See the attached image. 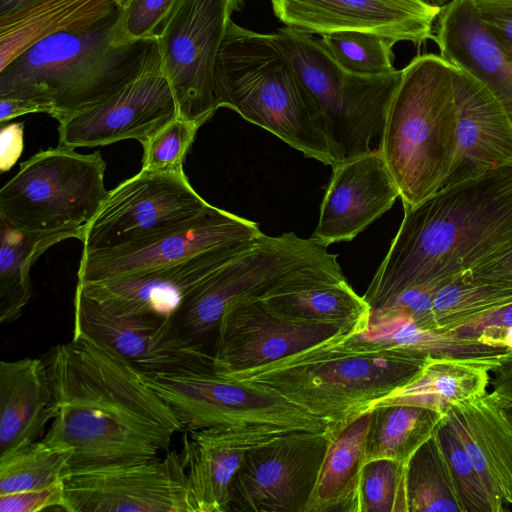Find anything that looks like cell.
<instances>
[{
    "label": "cell",
    "mask_w": 512,
    "mask_h": 512,
    "mask_svg": "<svg viewBox=\"0 0 512 512\" xmlns=\"http://www.w3.org/2000/svg\"><path fill=\"white\" fill-rule=\"evenodd\" d=\"M43 360L54 418L41 440L72 451L69 469L153 458L184 432L140 371L107 344L77 334Z\"/></svg>",
    "instance_id": "obj_1"
},
{
    "label": "cell",
    "mask_w": 512,
    "mask_h": 512,
    "mask_svg": "<svg viewBox=\"0 0 512 512\" xmlns=\"http://www.w3.org/2000/svg\"><path fill=\"white\" fill-rule=\"evenodd\" d=\"M512 247V162L458 172L404 217L365 295L371 313L410 290L436 294Z\"/></svg>",
    "instance_id": "obj_2"
},
{
    "label": "cell",
    "mask_w": 512,
    "mask_h": 512,
    "mask_svg": "<svg viewBox=\"0 0 512 512\" xmlns=\"http://www.w3.org/2000/svg\"><path fill=\"white\" fill-rule=\"evenodd\" d=\"M344 331L261 367L226 374L266 387L326 421L332 434L409 383L428 359L359 349ZM223 375V374H221Z\"/></svg>",
    "instance_id": "obj_3"
},
{
    "label": "cell",
    "mask_w": 512,
    "mask_h": 512,
    "mask_svg": "<svg viewBox=\"0 0 512 512\" xmlns=\"http://www.w3.org/2000/svg\"><path fill=\"white\" fill-rule=\"evenodd\" d=\"M214 92L218 108L237 112L307 158L338 165L315 100L271 34L230 21L215 62Z\"/></svg>",
    "instance_id": "obj_4"
},
{
    "label": "cell",
    "mask_w": 512,
    "mask_h": 512,
    "mask_svg": "<svg viewBox=\"0 0 512 512\" xmlns=\"http://www.w3.org/2000/svg\"><path fill=\"white\" fill-rule=\"evenodd\" d=\"M452 64L440 55L415 57L388 108L380 151L404 209L429 198L462 166Z\"/></svg>",
    "instance_id": "obj_5"
},
{
    "label": "cell",
    "mask_w": 512,
    "mask_h": 512,
    "mask_svg": "<svg viewBox=\"0 0 512 512\" xmlns=\"http://www.w3.org/2000/svg\"><path fill=\"white\" fill-rule=\"evenodd\" d=\"M111 18L35 43L0 70V98L44 105L58 122L113 95L135 72L145 42L111 43Z\"/></svg>",
    "instance_id": "obj_6"
},
{
    "label": "cell",
    "mask_w": 512,
    "mask_h": 512,
    "mask_svg": "<svg viewBox=\"0 0 512 512\" xmlns=\"http://www.w3.org/2000/svg\"><path fill=\"white\" fill-rule=\"evenodd\" d=\"M337 257L312 237L263 233L193 290L176 319L198 341L216 331L224 313L238 303L345 281Z\"/></svg>",
    "instance_id": "obj_7"
},
{
    "label": "cell",
    "mask_w": 512,
    "mask_h": 512,
    "mask_svg": "<svg viewBox=\"0 0 512 512\" xmlns=\"http://www.w3.org/2000/svg\"><path fill=\"white\" fill-rule=\"evenodd\" d=\"M272 42L315 100L338 164L380 150L386 116L402 70L359 76L342 69L320 40L284 26Z\"/></svg>",
    "instance_id": "obj_8"
},
{
    "label": "cell",
    "mask_w": 512,
    "mask_h": 512,
    "mask_svg": "<svg viewBox=\"0 0 512 512\" xmlns=\"http://www.w3.org/2000/svg\"><path fill=\"white\" fill-rule=\"evenodd\" d=\"M105 169L99 151H39L1 188L0 221L28 233L76 232L83 241L108 194Z\"/></svg>",
    "instance_id": "obj_9"
},
{
    "label": "cell",
    "mask_w": 512,
    "mask_h": 512,
    "mask_svg": "<svg viewBox=\"0 0 512 512\" xmlns=\"http://www.w3.org/2000/svg\"><path fill=\"white\" fill-rule=\"evenodd\" d=\"M141 373L174 410L185 430L270 425L329 432L326 421L272 390L216 373L213 366Z\"/></svg>",
    "instance_id": "obj_10"
},
{
    "label": "cell",
    "mask_w": 512,
    "mask_h": 512,
    "mask_svg": "<svg viewBox=\"0 0 512 512\" xmlns=\"http://www.w3.org/2000/svg\"><path fill=\"white\" fill-rule=\"evenodd\" d=\"M245 0H175L156 39L179 116L201 127L218 109L214 67L231 16Z\"/></svg>",
    "instance_id": "obj_11"
},
{
    "label": "cell",
    "mask_w": 512,
    "mask_h": 512,
    "mask_svg": "<svg viewBox=\"0 0 512 512\" xmlns=\"http://www.w3.org/2000/svg\"><path fill=\"white\" fill-rule=\"evenodd\" d=\"M185 173L142 170L108 191L85 230L83 252L120 249L183 228L211 208Z\"/></svg>",
    "instance_id": "obj_12"
},
{
    "label": "cell",
    "mask_w": 512,
    "mask_h": 512,
    "mask_svg": "<svg viewBox=\"0 0 512 512\" xmlns=\"http://www.w3.org/2000/svg\"><path fill=\"white\" fill-rule=\"evenodd\" d=\"M179 116L156 36L145 42L133 75L109 98L59 122L58 147L137 140L141 145Z\"/></svg>",
    "instance_id": "obj_13"
},
{
    "label": "cell",
    "mask_w": 512,
    "mask_h": 512,
    "mask_svg": "<svg viewBox=\"0 0 512 512\" xmlns=\"http://www.w3.org/2000/svg\"><path fill=\"white\" fill-rule=\"evenodd\" d=\"M68 512H197L180 453L134 462L69 469Z\"/></svg>",
    "instance_id": "obj_14"
},
{
    "label": "cell",
    "mask_w": 512,
    "mask_h": 512,
    "mask_svg": "<svg viewBox=\"0 0 512 512\" xmlns=\"http://www.w3.org/2000/svg\"><path fill=\"white\" fill-rule=\"evenodd\" d=\"M329 432L291 430L251 448L231 485L229 511L306 512Z\"/></svg>",
    "instance_id": "obj_15"
},
{
    "label": "cell",
    "mask_w": 512,
    "mask_h": 512,
    "mask_svg": "<svg viewBox=\"0 0 512 512\" xmlns=\"http://www.w3.org/2000/svg\"><path fill=\"white\" fill-rule=\"evenodd\" d=\"M97 339L142 373L213 366V354L180 327L176 317L116 314L76 287L73 335Z\"/></svg>",
    "instance_id": "obj_16"
},
{
    "label": "cell",
    "mask_w": 512,
    "mask_h": 512,
    "mask_svg": "<svg viewBox=\"0 0 512 512\" xmlns=\"http://www.w3.org/2000/svg\"><path fill=\"white\" fill-rule=\"evenodd\" d=\"M356 331L335 323L280 313L262 299L228 309L216 328L213 370L232 374L264 366L328 340Z\"/></svg>",
    "instance_id": "obj_17"
},
{
    "label": "cell",
    "mask_w": 512,
    "mask_h": 512,
    "mask_svg": "<svg viewBox=\"0 0 512 512\" xmlns=\"http://www.w3.org/2000/svg\"><path fill=\"white\" fill-rule=\"evenodd\" d=\"M261 234L257 223L211 206L189 225L149 241L120 249L83 252L77 283H95L169 266Z\"/></svg>",
    "instance_id": "obj_18"
},
{
    "label": "cell",
    "mask_w": 512,
    "mask_h": 512,
    "mask_svg": "<svg viewBox=\"0 0 512 512\" xmlns=\"http://www.w3.org/2000/svg\"><path fill=\"white\" fill-rule=\"evenodd\" d=\"M275 16L307 33H373L394 44L435 39L441 8L425 0H271Z\"/></svg>",
    "instance_id": "obj_19"
},
{
    "label": "cell",
    "mask_w": 512,
    "mask_h": 512,
    "mask_svg": "<svg viewBox=\"0 0 512 512\" xmlns=\"http://www.w3.org/2000/svg\"><path fill=\"white\" fill-rule=\"evenodd\" d=\"M257 238L222 246L169 266L95 283H77L76 287L116 314L176 317L193 290L249 249Z\"/></svg>",
    "instance_id": "obj_20"
},
{
    "label": "cell",
    "mask_w": 512,
    "mask_h": 512,
    "mask_svg": "<svg viewBox=\"0 0 512 512\" xmlns=\"http://www.w3.org/2000/svg\"><path fill=\"white\" fill-rule=\"evenodd\" d=\"M333 168L312 238L328 247L351 241L387 212L399 197L380 150Z\"/></svg>",
    "instance_id": "obj_21"
},
{
    "label": "cell",
    "mask_w": 512,
    "mask_h": 512,
    "mask_svg": "<svg viewBox=\"0 0 512 512\" xmlns=\"http://www.w3.org/2000/svg\"><path fill=\"white\" fill-rule=\"evenodd\" d=\"M291 429L270 425L185 430L180 451L197 512H227L247 452Z\"/></svg>",
    "instance_id": "obj_22"
},
{
    "label": "cell",
    "mask_w": 512,
    "mask_h": 512,
    "mask_svg": "<svg viewBox=\"0 0 512 512\" xmlns=\"http://www.w3.org/2000/svg\"><path fill=\"white\" fill-rule=\"evenodd\" d=\"M443 421L489 493L512 506V424L492 394L455 405Z\"/></svg>",
    "instance_id": "obj_23"
},
{
    "label": "cell",
    "mask_w": 512,
    "mask_h": 512,
    "mask_svg": "<svg viewBox=\"0 0 512 512\" xmlns=\"http://www.w3.org/2000/svg\"><path fill=\"white\" fill-rule=\"evenodd\" d=\"M435 32L440 56L484 83L512 121V63L478 18L472 0L443 6Z\"/></svg>",
    "instance_id": "obj_24"
},
{
    "label": "cell",
    "mask_w": 512,
    "mask_h": 512,
    "mask_svg": "<svg viewBox=\"0 0 512 512\" xmlns=\"http://www.w3.org/2000/svg\"><path fill=\"white\" fill-rule=\"evenodd\" d=\"M452 77L461 168L486 169L511 163L512 121L501 102L484 83L454 65Z\"/></svg>",
    "instance_id": "obj_25"
},
{
    "label": "cell",
    "mask_w": 512,
    "mask_h": 512,
    "mask_svg": "<svg viewBox=\"0 0 512 512\" xmlns=\"http://www.w3.org/2000/svg\"><path fill=\"white\" fill-rule=\"evenodd\" d=\"M53 418V393L44 360H2L0 459L43 438Z\"/></svg>",
    "instance_id": "obj_26"
},
{
    "label": "cell",
    "mask_w": 512,
    "mask_h": 512,
    "mask_svg": "<svg viewBox=\"0 0 512 512\" xmlns=\"http://www.w3.org/2000/svg\"><path fill=\"white\" fill-rule=\"evenodd\" d=\"M346 342L359 349L394 350L425 359H464L494 368L512 358V352L504 346L426 329L404 313L370 316L367 328L348 334Z\"/></svg>",
    "instance_id": "obj_27"
},
{
    "label": "cell",
    "mask_w": 512,
    "mask_h": 512,
    "mask_svg": "<svg viewBox=\"0 0 512 512\" xmlns=\"http://www.w3.org/2000/svg\"><path fill=\"white\" fill-rule=\"evenodd\" d=\"M118 12L113 0H36L0 15V70L40 40L89 29Z\"/></svg>",
    "instance_id": "obj_28"
},
{
    "label": "cell",
    "mask_w": 512,
    "mask_h": 512,
    "mask_svg": "<svg viewBox=\"0 0 512 512\" xmlns=\"http://www.w3.org/2000/svg\"><path fill=\"white\" fill-rule=\"evenodd\" d=\"M494 369L483 362L431 358L409 383L378 401L374 407L414 405L445 416L455 405L487 394Z\"/></svg>",
    "instance_id": "obj_29"
},
{
    "label": "cell",
    "mask_w": 512,
    "mask_h": 512,
    "mask_svg": "<svg viewBox=\"0 0 512 512\" xmlns=\"http://www.w3.org/2000/svg\"><path fill=\"white\" fill-rule=\"evenodd\" d=\"M370 411L330 434L306 512H359V482L366 463Z\"/></svg>",
    "instance_id": "obj_30"
},
{
    "label": "cell",
    "mask_w": 512,
    "mask_h": 512,
    "mask_svg": "<svg viewBox=\"0 0 512 512\" xmlns=\"http://www.w3.org/2000/svg\"><path fill=\"white\" fill-rule=\"evenodd\" d=\"M0 322L17 320L32 293L30 271L36 260L55 244L75 238L76 232L28 233L0 221Z\"/></svg>",
    "instance_id": "obj_31"
},
{
    "label": "cell",
    "mask_w": 512,
    "mask_h": 512,
    "mask_svg": "<svg viewBox=\"0 0 512 512\" xmlns=\"http://www.w3.org/2000/svg\"><path fill=\"white\" fill-rule=\"evenodd\" d=\"M370 413L366 462L392 459L408 464L445 417L428 408L405 404L376 406Z\"/></svg>",
    "instance_id": "obj_32"
},
{
    "label": "cell",
    "mask_w": 512,
    "mask_h": 512,
    "mask_svg": "<svg viewBox=\"0 0 512 512\" xmlns=\"http://www.w3.org/2000/svg\"><path fill=\"white\" fill-rule=\"evenodd\" d=\"M262 300L280 313L310 321L339 324L357 333L367 328L371 314L364 297L359 296L346 280L273 295Z\"/></svg>",
    "instance_id": "obj_33"
},
{
    "label": "cell",
    "mask_w": 512,
    "mask_h": 512,
    "mask_svg": "<svg viewBox=\"0 0 512 512\" xmlns=\"http://www.w3.org/2000/svg\"><path fill=\"white\" fill-rule=\"evenodd\" d=\"M409 512H462L450 468L434 435L407 464Z\"/></svg>",
    "instance_id": "obj_34"
},
{
    "label": "cell",
    "mask_w": 512,
    "mask_h": 512,
    "mask_svg": "<svg viewBox=\"0 0 512 512\" xmlns=\"http://www.w3.org/2000/svg\"><path fill=\"white\" fill-rule=\"evenodd\" d=\"M510 303L511 288L478 281L467 271L436 292L432 302L435 329L449 332Z\"/></svg>",
    "instance_id": "obj_35"
},
{
    "label": "cell",
    "mask_w": 512,
    "mask_h": 512,
    "mask_svg": "<svg viewBox=\"0 0 512 512\" xmlns=\"http://www.w3.org/2000/svg\"><path fill=\"white\" fill-rule=\"evenodd\" d=\"M72 451L42 440L0 459V494L47 488L63 481Z\"/></svg>",
    "instance_id": "obj_36"
},
{
    "label": "cell",
    "mask_w": 512,
    "mask_h": 512,
    "mask_svg": "<svg viewBox=\"0 0 512 512\" xmlns=\"http://www.w3.org/2000/svg\"><path fill=\"white\" fill-rule=\"evenodd\" d=\"M322 44L345 71L359 76H380L396 71L393 42L362 31H337L321 35Z\"/></svg>",
    "instance_id": "obj_37"
},
{
    "label": "cell",
    "mask_w": 512,
    "mask_h": 512,
    "mask_svg": "<svg viewBox=\"0 0 512 512\" xmlns=\"http://www.w3.org/2000/svg\"><path fill=\"white\" fill-rule=\"evenodd\" d=\"M407 464L374 459L364 464L359 482V512H409Z\"/></svg>",
    "instance_id": "obj_38"
},
{
    "label": "cell",
    "mask_w": 512,
    "mask_h": 512,
    "mask_svg": "<svg viewBox=\"0 0 512 512\" xmlns=\"http://www.w3.org/2000/svg\"><path fill=\"white\" fill-rule=\"evenodd\" d=\"M435 436L448 462L462 512H502L505 504L486 489L462 444L442 420Z\"/></svg>",
    "instance_id": "obj_39"
},
{
    "label": "cell",
    "mask_w": 512,
    "mask_h": 512,
    "mask_svg": "<svg viewBox=\"0 0 512 512\" xmlns=\"http://www.w3.org/2000/svg\"><path fill=\"white\" fill-rule=\"evenodd\" d=\"M199 128L198 125L177 116L142 145L141 169L183 173L186 155Z\"/></svg>",
    "instance_id": "obj_40"
},
{
    "label": "cell",
    "mask_w": 512,
    "mask_h": 512,
    "mask_svg": "<svg viewBox=\"0 0 512 512\" xmlns=\"http://www.w3.org/2000/svg\"><path fill=\"white\" fill-rule=\"evenodd\" d=\"M175 0H131L110 25L111 43L126 47L152 39Z\"/></svg>",
    "instance_id": "obj_41"
},
{
    "label": "cell",
    "mask_w": 512,
    "mask_h": 512,
    "mask_svg": "<svg viewBox=\"0 0 512 512\" xmlns=\"http://www.w3.org/2000/svg\"><path fill=\"white\" fill-rule=\"evenodd\" d=\"M478 18L512 63V0H472Z\"/></svg>",
    "instance_id": "obj_42"
},
{
    "label": "cell",
    "mask_w": 512,
    "mask_h": 512,
    "mask_svg": "<svg viewBox=\"0 0 512 512\" xmlns=\"http://www.w3.org/2000/svg\"><path fill=\"white\" fill-rule=\"evenodd\" d=\"M511 327L512 303L469 320L449 332L460 337L482 340L506 347L502 341V336L503 332Z\"/></svg>",
    "instance_id": "obj_43"
},
{
    "label": "cell",
    "mask_w": 512,
    "mask_h": 512,
    "mask_svg": "<svg viewBox=\"0 0 512 512\" xmlns=\"http://www.w3.org/2000/svg\"><path fill=\"white\" fill-rule=\"evenodd\" d=\"M63 481L47 488L0 494V512H39L51 507H62Z\"/></svg>",
    "instance_id": "obj_44"
},
{
    "label": "cell",
    "mask_w": 512,
    "mask_h": 512,
    "mask_svg": "<svg viewBox=\"0 0 512 512\" xmlns=\"http://www.w3.org/2000/svg\"><path fill=\"white\" fill-rule=\"evenodd\" d=\"M470 273L478 281L512 289V247L481 262Z\"/></svg>",
    "instance_id": "obj_45"
},
{
    "label": "cell",
    "mask_w": 512,
    "mask_h": 512,
    "mask_svg": "<svg viewBox=\"0 0 512 512\" xmlns=\"http://www.w3.org/2000/svg\"><path fill=\"white\" fill-rule=\"evenodd\" d=\"M24 149V124L13 122L1 124L0 130V171L10 170Z\"/></svg>",
    "instance_id": "obj_46"
},
{
    "label": "cell",
    "mask_w": 512,
    "mask_h": 512,
    "mask_svg": "<svg viewBox=\"0 0 512 512\" xmlns=\"http://www.w3.org/2000/svg\"><path fill=\"white\" fill-rule=\"evenodd\" d=\"M491 394L500 405L512 406V358L492 371Z\"/></svg>",
    "instance_id": "obj_47"
},
{
    "label": "cell",
    "mask_w": 512,
    "mask_h": 512,
    "mask_svg": "<svg viewBox=\"0 0 512 512\" xmlns=\"http://www.w3.org/2000/svg\"><path fill=\"white\" fill-rule=\"evenodd\" d=\"M47 113V108L35 101L20 98H0V123H8L9 120L29 114Z\"/></svg>",
    "instance_id": "obj_48"
},
{
    "label": "cell",
    "mask_w": 512,
    "mask_h": 512,
    "mask_svg": "<svg viewBox=\"0 0 512 512\" xmlns=\"http://www.w3.org/2000/svg\"><path fill=\"white\" fill-rule=\"evenodd\" d=\"M36 0H0V15L18 10Z\"/></svg>",
    "instance_id": "obj_49"
},
{
    "label": "cell",
    "mask_w": 512,
    "mask_h": 512,
    "mask_svg": "<svg viewBox=\"0 0 512 512\" xmlns=\"http://www.w3.org/2000/svg\"><path fill=\"white\" fill-rule=\"evenodd\" d=\"M425 1L428 2L431 5H434L436 7L442 8L443 6H445L446 4H448L452 0H425Z\"/></svg>",
    "instance_id": "obj_50"
},
{
    "label": "cell",
    "mask_w": 512,
    "mask_h": 512,
    "mask_svg": "<svg viewBox=\"0 0 512 512\" xmlns=\"http://www.w3.org/2000/svg\"><path fill=\"white\" fill-rule=\"evenodd\" d=\"M500 406L502 407L506 417L512 424V406H504V405H500Z\"/></svg>",
    "instance_id": "obj_51"
},
{
    "label": "cell",
    "mask_w": 512,
    "mask_h": 512,
    "mask_svg": "<svg viewBox=\"0 0 512 512\" xmlns=\"http://www.w3.org/2000/svg\"><path fill=\"white\" fill-rule=\"evenodd\" d=\"M114 3L116 4L118 10H122L126 7V5L131 1V0H113Z\"/></svg>",
    "instance_id": "obj_52"
}]
</instances>
